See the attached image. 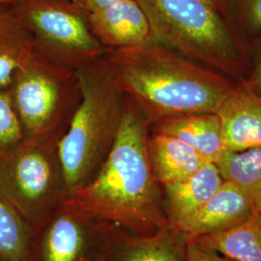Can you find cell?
I'll return each instance as SVG.
<instances>
[{"instance_id": "4316f807", "label": "cell", "mask_w": 261, "mask_h": 261, "mask_svg": "<svg viewBox=\"0 0 261 261\" xmlns=\"http://www.w3.org/2000/svg\"><path fill=\"white\" fill-rule=\"evenodd\" d=\"M209 1H211V2H213L215 5H216V0H209Z\"/></svg>"}, {"instance_id": "5b68a950", "label": "cell", "mask_w": 261, "mask_h": 261, "mask_svg": "<svg viewBox=\"0 0 261 261\" xmlns=\"http://www.w3.org/2000/svg\"><path fill=\"white\" fill-rule=\"evenodd\" d=\"M58 140H24L0 161V196L34 237L67 198Z\"/></svg>"}, {"instance_id": "277c9868", "label": "cell", "mask_w": 261, "mask_h": 261, "mask_svg": "<svg viewBox=\"0 0 261 261\" xmlns=\"http://www.w3.org/2000/svg\"><path fill=\"white\" fill-rule=\"evenodd\" d=\"M156 43L200 65L245 82L251 71L246 47L209 0H137Z\"/></svg>"}, {"instance_id": "4fadbf2b", "label": "cell", "mask_w": 261, "mask_h": 261, "mask_svg": "<svg viewBox=\"0 0 261 261\" xmlns=\"http://www.w3.org/2000/svg\"><path fill=\"white\" fill-rule=\"evenodd\" d=\"M150 130L183 140L204 158L216 163L224 154L222 125L215 112L192 113L154 122Z\"/></svg>"}, {"instance_id": "30bf717a", "label": "cell", "mask_w": 261, "mask_h": 261, "mask_svg": "<svg viewBox=\"0 0 261 261\" xmlns=\"http://www.w3.org/2000/svg\"><path fill=\"white\" fill-rule=\"evenodd\" d=\"M255 210L251 196L232 183L224 181L204 205L175 225L188 238L194 239L228 230L242 224Z\"/></svg>"}, {"instance_id": "8fae6325", "label": "cell", "mask_w": 261, "mask_h": 261, "mask_svg": "<svg viewBox=\"0 0 261 261\" xmlns=\"http://www.w3.org/2000/svg\"><path fill=\"white\" fill-rule=\"evenodd\" d=\"M88 21L95 37L108 50L154 41L147 17L137 0H117L89 14Z\"/></svg>"}, {"instance_id": "9c48e42d", "label": "cell", "mask_w": 261, "mask_h": 261, "mask_svg": "<svg viewBox=\"0 0 261 261\" xmlns=\"http://www.w3.org/2000/svg\"><path fill=\"white\" fill-rule=\"evenodd\" d=\"M188 236L169 224L147 235L114 224L103 261H186Z\"/></svg>"}, {"instance_id": "7402d4cb", "label": "cell", "mask_w": 261, "mask_h": 261, "mask_svg": "<svg viewBox=\"0 0 261 261\" xmlns=\"http://www.w3.org/2000/svg\"><path fill=\"white\" fill-rule=\"evenodd\" d=\"M186 261H234L212 249L203 247L193 239H188Z\"/></svg>"}, {"instance_id": "6da1fadb", "label": "cell", "mask_w": 261, "mask_h": 261, "mask_svg": "<svg viewBox=\"0 0 261 261\" xmlns=\"http://www.w3.org/2000/svg\"><path fill=\"white\" fill-rule=\"evenodd\" d=\"M150 124L126 96L114 145L93 181L66 200L133 233L169 224L163 191L150 163Z\"/></svg>"}, {"instance_id": "8992f818", "label": "cell", "mask_w": 261, "mask_h": 261, "mask_svg": "<svg viewBox=\"0 0 261 261\" xmlns=\"http://www.w3.org/2000/svg\"><path fill=\"white\" fill-rule=\"evenodd\" d=\"M10 95L25 140H60L81 101L77 74L38 56L15 75Z\"/></svg>"}, {"instance_id": "44dd1931", "label": "cell", "mask_w": 261, "mask_h": 261, "mask_svg": "<svg viewBox=\"0 0 261 261\" xmlns=\"http://www.w3.org/2000/svg\"><path fill=\"white\" fill-rule=\"evenodd\" d=\"M24 135L8 89H0V161L24 142Z\"/></svg>"}, {"instance_id": "9a60e30c", "label": "cell", "mask_w": 261, "mask_h": 261, "mask_svg": "<svg viewBox=\"0 0 261 261\" xmlns=\"http://www.w3.org/2000/svg\"><path fill=\"white\" fill-rule=\"evenodd\" d=\"M42 56L13 2H0V89H8L15 75Z\"/></svg>"}, {"instance_id": "5bb4252c", "label": "cell", "mask_w": 261, "mask_h": 261, "mask_svg": "<svg viewBox=\"0 0 261 261\" xmlns=\"http://www.w3.org/2000/svg\"><path fill=\"white\" fill-rule=\"evenodd\" d=\"M224 179L212 162H206L193 175L162 187L164 206L171 224L194 214L214 196Z\"/></svg>"}, {"instance_id": "d6986e66", "label": "cell", "mask_w": 261, "mask_h": 261, "mask_svg": "<svg viewBox=\"0 0 261 261\" xmlns=\"http://www.w3.org/2000/svg\"><path fill=\"white\" fill-rule=\"evenodd\" d=\"M34 235L0 196V261H32Z\"/></svg>"}, {"instance_id": "484cf974", "label": "cell", "mask_w": 261, "mask_h": 261, "mask_svg": "<svg viewBox=\"0 0 261 261\" xmlns=\"http://www.w3.org/2000/svg\"><path fill=\"white\" fill-rule=\"evenodd\" d=\"M4 1H5V2H13L14 0H4Z\"/></svg>"}, {"instance_id": "d4e9b609", "label": "cell", "mask_w": 261, "mask_h": 261, "mask_svg": "<svg viewBox=\"0 0 261 261\" xmlns=\"http://www.w3.org/2000/svg\"><path fill=\"white\" fill-rule=\"evenodd\" d=\"M256 212H257V214L260 216L261 218V204H259V205L256 207Z\"/></svg>"}, {"instance_id": "ba28073f", "label": "cell", "mask_w": 261, "mask_h": 261, "mask_svg": "<svg viewBox=\"0 0 261 261\" xmlns=\"http://www.w3.org/2000/svg\"><path fill=\"white\" fill-rule=\"evenodd\" d=\"M113 227L65 200L34 237L32 261H103Z\"/></svg>"}, {"instance_id": "7a4b0ae2", "label": "cell", "mask_w": 261, "mask_h": 261, "mask_svg": "<svg viewBox=\"0 0 261 261\" xmlns=\"http://www.w3.org/2000/svg\"><path fill=\"white\" fill-rule=\"evenodd\" d=\"M105 60L150 125L169 117L216 112L236 84L154 41L110 49Z\"/></svg>"}, {"instance_id": "7c38bea8", "label": "cell", "mask_w": 261, "mask_h": 261, "mask_svg": "<svg viewBox=\"0 0 261 261\" xmlns=\"http://www.w3.org/2000/svg\"><path fill=\"white\" fill-rule=\"evenodd\" d=\"M226 151L261 148V98L244 82L235 84L217 110Z\"/></svg>"}, {"instance_id": "e0dca14e", "label": "cell", "mask_w": 261, "mask_h": 261, "mask_svg": "<svg viewBox=\"0 0 261 261\" xmlns=\"http://www.w3.org/2000/svg\"><path fill=\"white\" fill-rule=\"evenodd\" d=\"M193 240L234 261H261L260 216L255 210L242 224L228 230Z\"/></svg>"}, {"instance_id": "ac0fdd59", "label": "cell", "mask_w": 261, "mask_h": 261, "mask_svg": "<svg viewBox=\"0 0 261 261\" xmlns=\"http://www.w3.org/2000/svg\"><path fill=\"white\" fill-rule=\"evenodd\" d=\"M215 164L224 181L240 188L252 197L256 207L261 204V148L225 150Z\"/></svg>"}, {"instance_id": "83f0119b", "label": "cell", "mask_w": 261, "mask_h": 261, "mask_svg": "<svg viewBox=\"0 0 261 261\" xmlns=\"http://www.w3.org/2000/svg\"><path fill=\"white\" fill-rule=\"evenodd\" d=\"M0 2H5V1L4 0H0Z\"/></svg>"}, {"instance_id": "603a6c76", "label": "cell", "mask_w": 261, "mask_h": 261, "mask_svg": "<svg viewBox=\"0 0 261 261\" xmlns=\"http://www.w3.org/2000/svg\"><path fill=\"white\" fill-rule=\"evenodd\" d=\"M244 83L253 93L261 98V47L255 56L253 64L251 66L249 76Z\"/></svg>"}, {"instance_id": "3957f363", "label": "cell", "mask_w": 261, "mask_h": 261, "mask_svg": "<svg viewBox=\"0 0 261 261\" xmlns=\"http://www.w3.org/2000/svg\"><path fill=\"white\" fill-rule=\"evenodd\" d=\"M76 74L81 101L57 145L67 198L91 183L101 170L117 138L126 102L105 57Z\"/></svg>"}, {"instance_id": "2e32d148", "label": "cell", "mask_w": 261, "mask_h": 261, "mask_svg": "<svg viewBox=\"0 0 261 261\" xmlns=\"http://www.w3.org/2000/svg\"><path fill=\"white\" fill-rule=\"evenodd\" d=\"M147 146L152 169L161 187L193 175L209 162L183 140L166 134L150 130Z\"/></svg>"}, {"instance_id": "ffe728a7", "label": "cell", "mask_w": 261, "mask_h": 261, "mask_svg": "<svg viewBox=\"0 0 261 261\" xmlns=\"http://www.w3.org/2000/svg\"><path fill=\"white\" fill-rule=\"evenodd\" d=\"M216 6L245 47L261 34V0H216Z\"/></svg>"}, {"instance_id": "cb8c5ba5", "label": "cell", "mask_w": 261, "mask_h": 261, "mask_svg": "<svg viewBox=\"0 0 261 261\" xmlns=\"http://www.w3.org/2000/svg\"><path fill=\"white\" fill-rule=\"evenodd\" d=\"M75 6L83 10L87 15L94 13L98 10L102 9L103 7L112 4L117 0H71Z\"/></svg>"}, {"instance_id": "52a82bcc", "label": "cell", "mask_w": 261, "mask_h": 261, "mask_svg": "<svg viewBox=\"0 0 261 261\" xmlns=\"http://www.w3.org/2000/svg\"><path fill=\"white\" fill-rule=\"evenodd\" d=\"M40 55L77 72L105 57L88 15L71 0H14Z\"/></svg>"}]
</instances>
